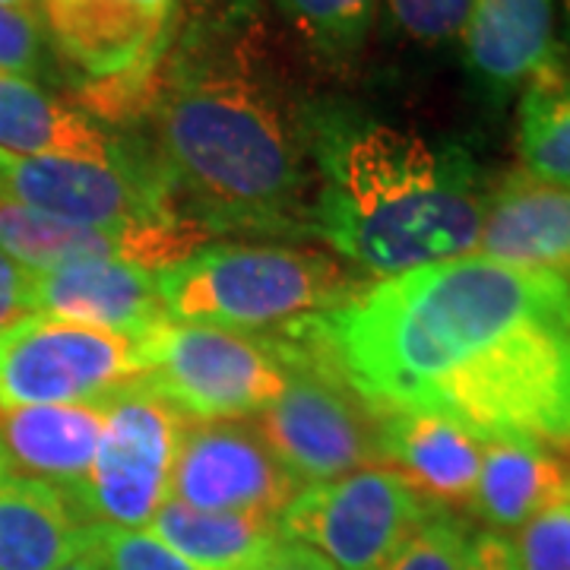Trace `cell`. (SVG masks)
Returning a JSON list of instances; mask_svg holds the SVG:
<instances>
[{
	"mask_svg": "<svg viewBox=\"0 0 570 570\" xmlns=\"http://www.w3.org/2000/svg\"><path fill=\"white\" fill-rule=\"evenodd\" d=\"M371 412H441L570 453V283L469 254L283 326Z\"/></svg>",
	"mask_w": 570,
	"mask_h": 570,
	"instance_id": "1",
	"label": "cell"
},
{
	"mask_svg": "<svg viewBox=\"0 0 570 570\" xmlns=\"http://www.w3.org/2000/svg\"><path fill=\"white\" fill-rule=\"evenodd\" d=\"M149 111L175 204L206 235L314 238L305 118H295L250 39L194 29L168 48Z\"/></svg>",
	"mask_w": 570,
	"mask_h": 570,
	"instance_id": "2",
	"label": "cell"
},
{
	"mask_svg": "<svg viewBox=\"0 0 570 570\" xmlns=\"http://www.w3.org/2000/svg\"><path fill=\"white\" fill-rule=\"evenodd\" d=\"M305 134L314 238L371 279L475 254L489 190L463 149L346 108L307 111Z\"/></svg>",
	"mask_w": 570,
	"mask_h": 570,
	"instance_id": "3",
	"label": "cell"
},
{
	"mask_svg": "<svg viewBox=\"0 0 570 570\" xmlns=\"http://www.w3.org/2000/svg\"><path fill=\"white\" fill-rule=\"evenodd\" d=\"M165 314L178 324L283 330L348 302L358 279L321 250L288 245H209L156 273Z\"/></svg>",
	"mask_w": 570,
	"mask_h": 570,
	"instance_id": "4",
	"label": "cell"
},
{
	"mask_svg": "<svg viewBox=\"0 0 570 570\" xmlns=\"http://www.w3.org/2000/svg\"><path fill=\"white\" fill-rule=\"evenodd\" d=\"M41 26L80 70L86 111L127 121L156 96L178 0H39Z\"/></svg>",
	"mask_w": 570,
	"mask_h": 570,
	"instance_id": "5",
	"label": "cell"
},
{
	"mask_svg": "<svg viewBox=\"0 0 570 570\" xmlns=\"http://www.w3.org/2000/svg\"><path fill=\"white\" fill-rule=\"evenodd\" d=\"M142 384L194 422L261 415L288 381L276 336L165 321L140 340Z\"/></svg>",
	"mask_w": 570,
	"mask_h": 570,
	"instance_id": "6",
	"label": "cell"
},
{
	"mask_svg": "<svg viewBox=\"0 0 570 570\" xmlns=\"http://www.w3.org/2000/svg\"><path fill=\"white\" fill-rule=\"evenodd\" d=\"M102 406L105 428L96 463L67 501L82 527L108 523L146 530L171 494L184 415L142 381L115 390Z\"/></svg>",
	"mask_w": 570,
	"mask_h": 570,
	"instance_id": "7",
	"label": "cell"
},
{
	"mask_svg": "<svg viewBox=\"0 0 570 570\" xmlns=\"http://www.w3.org/2000/svg\"><path fill=\"white\" fill-rule=\"evenodd\" d=\"M288 362L283 393L261 412L257 431L292 479L311 489L377 466V415L314 355L279 336Z\"/></svg>",
	"mask_w": 570,
	"mask_h": 570,
	"instance_id": "8",
	"label": "cell"
},
{
	"mask_svg": "<svg viewBox=\"0 0 570 570\" xmlns=\"http://www.w3.org/2000/svg\"><path fill=\"white\" fill-rule=\"evenodd\" d=\"M0 197L105 232L190 223L175 204L159 159L137 153L118 163L20 159L0 153Z\"/></svg>",
	"mask_w": 570,
	"mask_h": 570,
	"instance_id": "9",
	"label": "cell"
},
{
	"mask_svg": "<svg viewBox=\"0 0 570 570\" xmlns=\"http://www.w3.org/2000/svg\"><path fill=\"white\" fill-rule=\"evenodd\" d=\"M431 510L400 472L365 466L298 491L279 513V532L336 570H384Z\"/></svg>",
	"mask_w": 570,
	"mask_h": 570,
	"instance_id": "10",
	"label": "cell"
},
{
	"mask_svg": "<svg viewBox=\"0 0 570 570\" xmlns=\"http://www.w3.org/2000/svg\"><path fill=\"white\" fill-rule=\"evenodd\" d=\"M142 377L140 340L29 314L0 333V406L96 403Z\"/></svg>",
	"mask_w": 570,
	"mask_h": 570,
	"instance_id": "11",
	"label": "cell"
},
{
	"mask_svg": "<svg viewBox=\"0 0 570 570\" xmlns=\"http://www.w3.org/2000/svg\"><path fill=\"white\" fill-rule=\"evenodd\" d=\"M302 485L245 422H197L187 428L171 469V494L187 508L279 517Z\"/></svg>",
	"mask_w": 570,
	"mask_h": 570,
	"instance_id": "12",
	"label": "cell"
},
{
	"mask_svg": "<svg viewBox=\"0 0 570 570\" xmlns=\"http://www.w3.org/2000/svg\"><path fill=\"white\" fill-rule=\"evenodd\" d=\"M32 314L102 326L130 340L171 321L156 273L124 261H82L32 273Z\"/></svg>",
	"mask_w": 570,
	"mask_h": 570,
	"instance_id": "13",
	"label": "cell"
},
{
	"mask_svg": "<svg viewBox=\"0 0 570 570\" xmlns=\"http://www.w3.org/2000/svg\"><path fill=\"white\" fill-rule=\"evenodd\" d=\"M377 415L381 463L400 472L428 504H469L485 438L441 412L400 409Z\"/></svg>",
	"mask_w": 570,
	"mask_h": 570,
	"instance_id": "14",
	"label": "cell"
},
{
	"mask_svg": "<svg viewBox=\"0 0 570 570\" xmlns=\"http://www.w3.org/2000/svg\"><path fill=\"white\" fill-rule=\"evenodd\" d=\"M479 257L570 283V190L513 171L485 197Z\"/></svg>",
	"mask_w": 570,
	"mask_h": 570,
	"instance_id": "15",
	"label": "cell"
},
{
	"mask_svg": "<svg viewBox=\"0 0 570 570\" xmlns=\"http://www.w3.org/2000/svg\"><path fill=\"white\" fill-rule=\"evenodd\" d=\"M105 406L51 403V406H0V450L13 469L41 479L63 494L82 485L102 441Z\"/></svg>",
	"mask_w": 570,
	"mask_h": 570,
	"instance_id": "16",
	"label": "cell"
},
{
	"mask_svg": "<svg viewBox=\"0 0 570 570\" xmlns=\"http://www.w3.org/2000/svg\"><path fill=\"white\" fill-rule=\"evenodd\" d=\"M554 0H472L460 32L472 80L501 99L527 82L558 55Z\"/></svg>",
	"mask_w": 570,
	"mask_h": 570,
	"instance_id": "17",
	"label": "cell"
},
{
	"mask_svg": "<svg viewBox=\"0 0 570 570\" xmlns=\"http://www.w3.org/2000/svg\"><path fill=\"white\" fill-rule=\"evenodd\" d=\"M0 153L89 163H118L130 156L121 137L105 130L86 108L61 102L39 82L20 77H0Z\"/></svg>",
	"mask_w": 570,
	"mask_h": 570,
	"instance_id": "18",
	"label": "cell"
},
{
	"mask_svg": "<svg viewBox=\"0 0 570 570\" xmlns=\"http://www.w3.org/2000/svg\"><path fill=\"white\" fill-rule=\"evenodd\" d=\"M568 491L570 469L554 450L532 441L489 438L469 508L491 532H517Z\"/></svg>",
	"mask_w": 570,
	"mask_h": 570,
	"instance_id": "19",
	"label": "cell"
},
{
	"mask_svg": "<svg viewBox=\"0 0 570 570\" xmlns=\"http://www.w3.org/2000/svg\"><path fill=\"white\" fill-rule=\"evenodd\" d=\"M82 520L67 494L41 479H0V570H58L82 549Z\"/></svg>",
	"mask_w": 570,
	"mask_h": 570,
	"instance_id": "20",
	"label": "cell"
},
{
	"mask_svg": "<svg viewBox=\"0 0 570 570\" xmlns=\"http://www.w3.org/2000/svg\"><path fill=\"white\" fill-rule=\"evenodd\" d=\"M146 530L197 570H254L283 542L279 517L216 513L168 498Z\"/></svg>",
	"mask_w": 570,
	"mask_h": 570,
	"instance_id": "21",
	"label": "cell"
},
{
	"mask_svg": "<svg viewBox=\"0 0 570 570\" xmlns=\"http://www.w3.org/2000/svg\"><path fill=\"white\" fill-rule=\"evenodd\" d=\"M517 146L527 175L570 190V63L558 55L523 89Z\"/></svg>",
	"mask_w": 570,
	"mask_h": 570,
	"instance_id": "22",
	"label": "cell"
},
{
	"mask_svg": "<svg viewBox=\"0 0 570 570\" xmlns=\"http://www.w3.org/2000/svg\"><path fill=\"white\" fill-rule=\"evenodd\" d=\"M292 29L326 63H348L365 51L377 0H276Z\"/></svg>",
	"mask_w": 570,
	"mask_h": 570,
	"instance_id": "23",
	"label": "cell"
},
{
	"mask_svg": "<svg viewBox=\"0 0 570 570\" xmlns=\"http://www.w3.org/2000/svg\"><path fill=\"white\" fill-rule=\"evenodd\" d=\"M82 549L96 558L99 570H197L149 530L89 523L82 530Z\"/></svg>",
	"mask_w": 570,
	"mask_h": 570,
	"instance_id": "24",
	"label": "cell"
},
{
	"mask_svg": "<svg viewBox=\"0 0 570 570\" xmlns=\"http://www.w3.org/2000/svg\"><path fill=\"white\" fill-rule=\"evenodd\" d=\"M469 546L472 535L456 517L431 510L384 570H469Z\"/></svg>",
	"mask_w": 570,
	"mask_h": 570,
	"instance_id": "25",
	"label": "cell"
},
{
	"mask_svg": "<svg viewBox=\"0 0 570 570\" xmlns=\"http://www.w3.org/2000/svg\"><path fill=\"white\" fill-rule=\"evenodd\" d=\"M510 546L520 570H570V491L530 517Z\"/></svg>",
	"mask_w": 570,
	"mask_h": 570,
	"instance_id": "26",
	"label": "cell"
},
{
	"mask_svg": "<svg viewBox=\"0 0 570 570\" xmlns=\"http://www.w3.org/2000/svg\"><path fill=\"white\" fill-rule=\"evenodd\" d=\"M390 22L419 45H448L460 39L472 0H384Z\"/></svg>",
	"mask_w": 570,
	"mask_h": 570,
	"instance_id": "27",
	"label": "cell"
},
{
	"mask_svg": "<svg viewBox=\"0 0 570 570\" xmlns=\"http://www.w3.org/2000/svg\"><path fill=\"white\" fill-rule=\"evenodd\" d=\"M45 26L36 10L0 3V77L39 80L45 73Z\"/></svg>",
	"mask_w": 570,
	"mask_h": 570,
	"instance_id": "28",
	"label": "cell"
},
{
	"mask_svg": "<svg viewBox=\"0 0 570 570\" xmlns=\"http://www.w3.org/2000/svg\"><path fill=\"white\" fill-rule=\"evenodd\" d=\"M32 314V273L0 250V333Z\"/></svg>",
	"mask_w": 570,
	"mask_h": 570,
	"instance_id": "29",
	"label": "cell"
},
{
	"mask_svg": "<svg viewBox=\"0 0 570 570\" xmlns=\"http://www.w3.org/2000/svg\"><path fill=\"white\" fill-rule=\"evenodd\" d=\"M469 570H520L510 539L501 532H479L469 546Z\"/></svg>",
	"mask_w": 570,
	"mask_h": 570,
	"instance_id": "30",
	"label": "cell"
},
{
	"mask_svg": "<svg viewBox=\"0 0 570 570\" xmlns=\"http://www.w3.org/2000/svg\"><path fill=\"white\" fill-rule=\"evenodd\" d=\"M254 570H336L324 554H317L314 549H307L302 542L283 539L276 549L266 554L264 561Z\"/></svg>",
	"mask_w": 570,
	"mask_h": 570,
	"instance_id": "31",
	"label": "cell"
},
{
	"mask_svg": "<svg viewBox=\"0 0 570 570\" xmlns=\"http://www.w3.org/2000/svg\"><path fill=\"white\" fill-rule=\"evenodd\" d=\"M58 570H99V564H96V558H92L89 551L80 549L73 558H70V561H67V564H63V568Z\"/></svg>",
	"mask_w": 570,
	"mask_h": 570,
	"instance_id": "32",
	"label": "cell"
},
{
	"mask_svg": "<svg viewBox=\"0 0 570 570\" xmlns=\"http://www.w3.org/2000/svg\"><path fill=\"white\" fill-rule=\"evenodd\" d=\"M3 7H17V10H36L39 13V0H0Z\"/></svg>",
	"mask_w": 570,
	"mask_h": 570,
	"instance_id": "33",
	"label": "cell"
},
{
	"mask_svg": "<svg viewBox=\"0 0 570 570\" xmlns=\"http://www.w3.org/2000/svg\"><path fill=\"white\" fill-rule=\"evenodd\" d=\"M3 475H10V463H7V456H3V450H0V479Z\"/></svg>",
	"mask_w": 570,
	"mask_h": 570,
	"instance_id": "34",
	"label": "cell"
},
{
	"mask_svg": "<svg viewBox=\"0 0 570 570\" xmlns=\"http://www.w3.org/2000/svg\"><path fill=\"white\" fill-rule=\"evenodd\" d=\"M564 17H568V32H570V0H564Z\"/></svg>",
	"mask_w": 570,
	"mask_h": 570,
	"instance_id": "35",
	"label": "cell"
}]
</instances>
